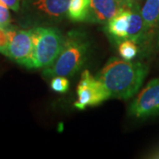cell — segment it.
I'll return each instance as SVG.
<instances>
[{"label":"cell","instance_id":"6da1fadb","mask_svg":"<svg viewBox=\"0 0 159 159\" xmlns=\"http://www.w3.org/2000/svg\"><path fill=\"white\" fill-rule=\"evenodd\" d=\"M148 73L147 65L142 62L110 58L97 75L111 97L127 100L141 89Z\"/></svg>","mask_w":159,"mask_h":159},{"label":"cell","instance_id":"7a4b0ae2","mask_svg":"<svg viewBox=\"0 0 159 159\" xmlns=\"http://www.w3.org/2000/svg\"><path fill=\"white\" fill-rule=\"evenodd\" d=\"M89 42L85 34L71 31L64 38L62 49L51 66L43 70L47 78L55 76L71 77L78 73L88 58Z\"/></svg>","mask_w":159,"mask_h":159},{"label":"cell","instance_id":"3957f363","mask_svg":"<svg viewBox=\"0 0 159 159\" xmlns=\"http://www.w3.org/2000/svg\"><path fill=\"white\" fill-rule=\"evenodd\" d=\"M32 32V51L26 67L42 68L55 61L64 43L59 30L50 27H36Z\"/></svg>","mask_w":159,"mask_h":159},{"label":"cell","instance_id":"277c9868","mask_svg":"<svg viewBox=\"0 0 159 159\" xmlns=\"http://www.w3.org/2000/svg\"><path fill=\"white\" fill-rule=\"evenodd\" d=\"M77 97L78 99L74 102V106L79 110L98 105L111 97L102 81L92 76L89 70L81 74L77 87Z\"/></svg>","mask_w":159,"mask_h":159},{"label":"cell","instance_id":"5b68a950","mask_svg":"<svg viewBox=\"0 0 159 159\" xmlns=\"http://www.w3.org/2000/svg\"><path fill=\"white\" fill-rule=\"evenodd\" d=\"M69 3L70 0H28L25 10L36 20L57 22L66 16Z\"/></svg>","mask_w":159,"mask_h":159},{"label":"cell","instance_id":"8992f818","mask_svg":"<svg viewBox=\"0 0 159 159\" xmlns=\"http://www.w3.org/2000/svg\"><path fill=\"white\" fill-rule=\"evenodd\" d=\"M129 113L135 118L159 114V78L150 80L131 103Z\"/></svg>","mask_w":159,"mask_h":159},{"label":"cell","instance_id":"52a82bcc","mask_svg":"<svg viewBox=\"0 0 159 159\" xmlns=\"http://www.w3.org/2000/svg\"><path fill=\"white\" fill-rule=\"evenodd\" d=\"M9 43L2 54L20 65L27 66L32 51V32L6 28Z\"/></svg>","mask_w":159,"mask_h":159},{"label":"cell","instance_id":"ba28073f","mask_svg":"<svg viewBox=\"0 0 159 159\" xmlns=\"http://www.w3.org/2000/svg\"><path fill=\"white\" fill-rule=\"evenodd\" d=\"M134 3H126L122 0H90L88 21L107 24L112 18L123 10L129 8Z\"/></svg>","mask_w":159,"mask_h":159},{"label":"cell","instance_id":"9c48e42d","mask_svg":"<svg viewBox=\"0 0 159 159\" xmlns=\"http://www.w3.org/2000/svg\"><path fill=\"white\" fill-rule=\"evenodd\" d=\"M131 6L119 12L106 24V30L108 34L116 42L120 43L127 39L131 17Z\"/></svg>","mask_w":159,"mask_h":159},{"label":"cell","instance_id":"30bf717a","mask_svg":"<svg viewBox=\"0 0 159 159\" xmlns=\"http://www.w3.org/2000/svg\"><path fill=\"white\" fill-rule=\"evenodd\" d=\"M147 36L148 35L144 29L142 12L140 10L139 5L135 2L131 6V17L127 39L132 40L136 43H141V42L146 39Z\"/></svg>","mask_w":159,"mask_h":159},{"label":"cell","instance_id":"8fae6325","mask_svg":"<svg viewBox=\"0 0 159 159\" xmlns=\"http://www.w3.org/2000/svg\"><path fill=\"white\" fill-rule=\"evenodd\" d=\"M147 35L159 25V0H145L141 10Z\"/></svg>","mask_w":159,"mask_h":159},{"label":"cell","instance_id":"7c38bea8","mask_svg":"<svg viewBox=\"0 0 159 159\" xmlns=\"http://www.w3.org/2000/svg\"><path fill=\"white\" fill-rule=\"evenodd\" d=\"M90 0H70L66 17L73 22L89 20Z\"/></svg>","mask_w":159,"mask_h":159},{"label":"cell","instance_id":"4fadbf2b","mask_svg":"<svg viewBox=\"0 0 159 159\" xmlns=\"http://www.w3.org/2000/svg\"><path fill=\"white\" fill-rule=\"evenodd\" d=\"M119 53L120 57L125 60H131L138 53V47L136 43L129 39L124 40L119 43Z\"/></svg>","mask_w":159,"mask_h":159},{"label":"cell","instance_id":"5bb4252c","mask_svg":"<svg viewBox=\"0 0 159 159\" xmlns=\"http://www.w3.org/2000/svg\"><path fill=\"white\" fill-rule=\"evenodd\" d=\"M69 85H70V82L67 77L55 76V77H52L51 80V89L57 93H66L68 90Z\"/></svg>","mask_w":159,"mask_h":159},{"label":"cell","instance_id":"9a60e30c","mask_svg":"<svg viewBox=\"0 0 159 159\" xmlns=\"http://www.w3.org/2000/svg\"><path fill=\"white\" fill-rule=\"evenodd\" d=\"M11 23V16L8 7L0 5V27L8 28Z\"/></svg>","mask_w":159,"mask_h":159},{"label":"cell","instance_id":"2e32d148","mask_svg":"<svg viewBox=\"0 0 159 159\" xmlns=\"http://www.w3.org/2000/svg\"><path fill=\"white\" fill-rule=\"evenodd\" d=\"M9 43L6 28L0 27V52L2 53L6 49Z\"/></svg>","mask_w":159,"mask_h":159},{"label":"cell","instance_id":"e0dca14e","mask_svg":"<svg viewBox=\"0 0 159 159\" xmlns=\"http://www.w3.org/2000/svg\"><path fill=\"white\" fill-rule=\"evenodd\" d=\"M0 1L12 11H18L20 10V0H0Z\"/></svg>","mask_w":159,"mask_h":159},{"label":"cell","instance_id":"ac0fdd59","mask_svg":"<svg viewBox=\"0 0 159 159\" xmlns=\"http://www.w3.org/2000/svg\"><path fill=\"white\" fill-rule=\"evenodd\" d=\"M151 157H154V158H159V148L156 149L153 153L151 154Z\"/></svg>","mask_w":159,"mask_h":159},{"label":"cell","instance_id":"d6986e66","mask_svg":"<svg viewBox=\"0 0 159 159\" xmlns=\"http://www.w3.org/2000/svg\"><path fill=\"white\" fill-rule=\"evenodd\" d=\"M157 49L159 50V30L158 33H157Z\"/></svg>","mask_w":159,"mask_h":159},{"label":"cell","instance_id":"ffe728a7","mask_svg":"<svg viewBox=\"0 0 159 159\" xmlns=\"http://www.w3.org/2000/svg\"><path fill=\"white\" fill-rule=\"evenodd\" d=\"M122 1L126 2V3H134V2H136V0H122Z\"/></svg>","mask_w":159,"mask_h":159},{"label":"cell","instance_id":"44dd1931","mask_svg":"<svg viewBox=\"0 0 159 159\" xmlns=\"http://www.w3.org/2000/svg\"><path fill=\"white\" fill-rule=\"evenodd\" d=\"M0 5H4V4H3V3H2L1 1H0Z\"/></svg>","mask_w":159,"mask_h":159}]
</instances>
